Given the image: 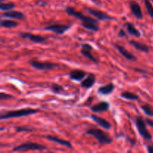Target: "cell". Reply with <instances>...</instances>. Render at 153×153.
<instances>
[{
  "label": "cell",
  "instance_id": "obj_1",
  "mask_svg": "<svg viewBox=\"0 0 153 153\" xmlns=\"http://www.w3.org/2000/svg\"><path fill=\"white\" fill-rule=\"evenodd\" d=\"M65 11L70 16L79 19L82 22V26L85 28V29H88L89 31H93V32H97L100 30L99 22L94 18L91 17V16H85L82 12L77 11L74 7H71V6H67L65 7Z\"/></svg>",
  "mask_w": 153,
  "mask_h": 153
},
{
  "label": "cell",
  "instance_id": "obj_2",
  "mask_svg": "<svg viewBox=\"0 0 153 153\" xmlns=\"http://www.w3.org/2000/svg\"><path fill=\"white\" fill-rule=\"evenodd\" d=\"M40 112V109L31 108H21L18 110L7 111H1L0 114V120H8L12 118H18L22 117H28L30 115L35 114Z\"/></svg>",
  "mask_w": 153,
  "mask_h": 153
},
{
  "label": "cell",
  "instance_id": "obj_3",
  "mask_svg": "<svg viewBox=\"0 0 153 153\" xmlns=\"http://www.w3.org/2000/svg\"><path fill=\"white\" fill-rule=\"evenodd\" d=\"M86 134L95 137L98 140L99 143L102 145L110 144L113 141L112 138L108 134L99 128H90V129L87 130Z\"/></svg>",
  "mask_w": 153,
  "mask_h": 153
},
{
  "label": "cell",
  "instance_id": "obj_4",
  "mask_svg": "<svg viewBox=\"0 0 153 153\" xmlns=\"http://www.w3.org/2000/svg\"><path fill=\"white\" fill-rule=\"evenodd\" d=\"M136 128H137V131L140 134V135L143 137L144 140H151L152 139V136L151 135L150 132L148 131L147 127H146V120L143 119L141 117H136L135 121Z\"/></svg>",
  "mask_w": 153,
  "mask_h": 153
},
{
  "label": "cell",
  "instance_id": "obj_5",
  "mask_svg": "<svg viewBox=\"0 0 153 153\" xmlns=\"http://www.w3.org/2000/svg\"><path fill=\"white\" fill-rule=\"evenodd\" d=\"M47 148L45 146L32 142H27L20 145L15 146L13 149V152H26V151H43L46 150Z\"/></svg>",
  "mask_w": 153,
  "mask_h": 153
},
{
  "label": "cell",
  "instance_id": "obj_6",
  "mask_svg": "<svg viewBox=\"0 0 153 153\" xmlns=\"http://www.w3.org/2000/svg\"><path fill=\"white\" fill-rule=\"evenodd\" d=\"M28 64L37 70H54L55 67H58V64L52 62H43L39 61L36 59L30 60Z\"/></svg>",
  "mask_w": 153,
  "mask_h": 153
},
{
  "label": "cell",
  "instance_id": "obj_7",
  "mask_svg": "<svg viewBox=\"0 0 153 153\" xmlns=\"http://www.w3.org/2000/svg\"><path fill=\"white\" fill-rule=\"evenodd\" d=\"M71 25H67V24L54 23L45 26L43 28V30L52 31V32L55 33L56 34H64L66 31L70 30L71 28Z\"/></svg>",
  "mask_w": 153,
  "mask_h": 153
},
{
  "label": "cell",
  "instance_id": "obj_8",
  "mask_svg": "<svg viewBox=\"0 0 153 153\" xmlns=\"http://www.w3.org/2000/svg\"><path fill=\"white\" fill-rule=\"evenodd\" d=\"M87 10H88V13H89L91 16L97 18L98 20L109 21L115 19L114 18L112 17V16H110L109 14H107L106 13H105V12L102 11V10H98V9L92 8V7H87Z\"/></svg>",
  "mask_w": 153,
  "mask_h": 153
},
{
  "label": "cell",
  "instance_id": "obj_9",
  "mask_svg": "<svg viewBox=\"0 0 153 153\" xmlns=\"http://www.w3.org/2000/svg\"><path fill=\"white\" fill-rule=\"evenodd\" d=\"M93 50H94V47L91 44H89V43H83V44H82V49H81L80 52L83 56L86 57L90 61H93V62L97 64H99L100 61L92 55L91 52H92Z\"/></svg>",
  "mask_w": 153,
  "mask_h": 153
},
{
  "label": "cell",
  "instance_id": "obj_10",
  "mask_svg": "<svg viewBox=\"0 0 153 153\" xmlns=\"http://www.w3.org/2000/svg\"><path fill=\"white\" fill-rule=\"evenodd\" d=\"M19 37L23 40H28L34 43H43L46 41V38L41 35H36L29 32H20Z\"/></svg>",
  "mask_w": 153,
  "mask_h": 153
},
{
  "label": "cell",
  "instance_id": "obj_11",
  "mask_svg": "<svg viewBox=\"0 0 153 153\" xmlns=\"http://www.w3.org/2000/svg\"><path fill=\"white\" fill-rule=\"evenodd\" d=\"M114 47L116 48L117 50L126 58V59L128 60V61H136L137 60V58L133 54L130 53L125 47H123V46L121 45L118 44V43H114Z\"/></svg>",
  "mask_w": 153,
  "mask_h": 153
},
{
  "label": "cell",
  "instance_id": "obj_12",
  "mask_svg": "<svg viewBox=\"0 0 153 153\" xmlns=\"http://www.w3.org/2000/svg\"><path fill=\"white\" fill-rule=\"evenodd\" d=\"M130 10H131V13L137 18V19H143V13H142L141 7L140 4L135 1H131L129 3Z\"/></svg>",
  "mask_w": 153,
  "mask_h": 153
},
{
  "label": "cell",
  "instance_id": "obj_13",
  "mask_svg": "<svg viewBox=\"0 0 153 153\" xmlns=\"http://www.w3.org/2000/svg\"><path fill=\"white\" fill-rule=\"evenodd\" d=\"M87 73L84 70L80 69H74L69 73V76L71 80L76 81V82H82L85 77L86 76Z\"/></svg>",
  "mask_w": 153,
  "mask_h": 153
},
{
  "label": "cell",
  "instance_id": "obj_14",
  "mask_svg": "<svg viewBox=\"0 0 153 153\" xmlns=\"http://www.w3.org/2000/svg\"><path fill=\"white\" fill-rule=\"evenodd\" d=\"M1 16L5 18H10V19H18V20L23 21L25 19V15L20 11L16 10H9V11H4L1 13Z\"/></svg>",
  "mask_w": 153,
  "mask_h": 153
},
{
  "label": "cell",
  "instance_id": "obj_15",
  "mask_svg": "<svg viewBox=\"0 0 153 153\" xmlns=\"http://www.w3.org/2000/svg\"><path fill=\"white\" fill-rule=\"evenodd\" d=\"M109 108H110V103L106 101H102L91 107V110L94 113H101V112L108 111Z\"/></svg>",
  "mask_w": 153,
  "mask_h": 153
},
{
  "label": "cell",
  "instance_id": "obj_16",
  "mask_svg": "<svg viewBox=\"0 0 153 153\" xmlns=\"http://www.w3.org/2000/svg\"><path fill=\"white\" fill-rule=\"evenodd\" d=\"M97 77L94 73H90L86 79H84L81 82V87L85 89H90L92 88L96 83Z\"/></svg>",
  "mask_w": 153,
  "mask_h": 153
},
{
  "label": "cell",
  "instance_id": "obj_17",
  "mask_svg": "<svg viewBox=\"0 0 153 153\" xmlns=\"http://www.w3.org/2000/svg\"><path fill=\"white\" fill-rule=\"evenodd\" d=\"M91 117L93 121H94L96 123L98 124L100 126H101L102 128H104V129L109 130L111 128V124L108 121L106 120L105 119H103V118L97 116V115L95 114H91Z\"/></svg>",
  "mask_w": 153,
  "mask_h": 153
},
{
  "label": "cell",
  "instance_id": "obj_18",
  "mask_svg": "<svg viewBox=\"0 0 153 153\" xmlns=\"http://www.w3.org/2000/svg\"><path fill=\"white\" fill-rule=\"evenodd\" d=\"M115 89V85L114 83H108L105 85H102V86H100V88L97 90V92L98 94H100V95L102 96H108L110 95Z\"/></svg>",
  "mask_w": 153,
  "mask_h": 153
},
{
  "label": "cell",
  "instance_id": "obj_19",
  "mask_svg": "<svg viewBox=\"0 0 153 153\" xmlns=\"http://www.w3.org/2000/svg\"><path fill=\"white\" fill-rule=\"evenodd\" d=\"M46 138L47 139V140H49V141L58 143V144L65 146V147L69 148V149H73V145H72V143H70V141H68V140H64V139H60L58 138V137H54V136H51V135L46 136Z\"/></svg>",
  "mask_w": 153,
  "mask_h": 153
},
{
  "label": "cell",
  "instance_id": "obj_20",
  "mask_svg": "<svg viewBox=\"0 0 153 153\" xmlns=\"http://www.w3.org/2000/svg\"><path fill=\"white\" fill-rule=\"evenodd\" d=\"M125 26L126 28L127 31H128V33L130 35H132L135 37H140L141 36L140 31L135 28V26H134V25L132 22H126L125 24Z\"/></svg>",
  "mask_w": 153,
  "mask_h": 153
},
{
  "label": "cell",
  "instance_id": "obj_21",
  "mask_svg": "<svg viewBox=\"0 0 153 153\" xmlns=\"http://www.w3.org/2000/svg\"><path fill=\"white\" fill-rule=\"evenodd\" d=\"M129 43L132 46H134L137 50L140 51L142 52H145V53H148L149 52V46H146V44L143 43H140V42L136 41V40H131L129 41Z\"/></svg>",
  "mask_w": 153,
  "mask_h": 153
},
{
  "label": "cell",
  "instance_id": "obj_22",
  "mask_svg": "<svg viewBox=\"0 0 153 153\" xmlns=\"http://www.w3.org/2000/svg\"><path fill=\"white\" fill-rule=\"evenodd\" d=\"M19 25L17 22L12 19H1L0 21V25L3 28H16Z\"/></svg>",
  "mask_w": 153,
  "mask_h": 153
},
{
  "label": "cell",
  "instance_id": "obj_23",
  "mask_svg": "<svg viewBox=\"0 0 153 153\" xmlns=\"http://www.w3.org/2000/svg\"><path fill=\"white\" fill-rule=\"evenodd\" d=\"M120 97L127 100H131V101H137L139 99V96L136 95L134 93L129 92V91H123L120 94Z\"/></svg>",
  "mask_w": 153,
  "mask_h": 153
},
{
  "label": "cell",
  "instance_id": "obj_24",
  "mask_svg": "<svg viewBox=\"0 0 153 153\" xmlns=\"http://www.w3.org/2000/svg\"><path fill=\"white\" fill-rule=\"evenodd\" d=\"M16 7V4L13 2H0V9L2 11H9Z\"/></svg>",
  "mask_w": 153,
  "mask_h": 153
},
{
  "label": "cell",
  "instance_id": "obj_25",
  "mask_svg": "<svg viewBox=\"0 0 153 153\" xmlns=\"http://www.w3.org/2000/svg\"><path fill=\"white\" fill-rule=\"evenodd\" d=\"M51 91L55 94H60L61 93L65 92V90H64V87L61 86V85L57 83H52L51 85Z\"/></svg>",
  "mask_w": 153,
  "mask_h": 153
},
{
  "label": "cell",
  "instance_id": "obj_26",
  "mask_svg": "<svg viewBox=\"0 0 153 153\" xmlns=\"http://www.w3.org/2000/svg\"><path fill=\"white\" fill-rule=\"evenodd\" d=\"M140 108H141L142 111L145 113V114L147 115V116L149 117H153V108L150 105H143L140 106Z\"/></svg>",
  "mask_w": 153,
  "mask_h": 153
},
{
  "label": "cell",
  "instance_id": "obj_27",
  "mask_svg": "<svg viewBox=\"0 0 153 153\" xmlns=\"http://www.w3.org/2000/svg\"><path fill=\"white\" fill-rule=\"evenodd\" d=\"M17 132H22V131H27V132H32L35 131V128L33 127L26 126H16L15 128Z\"/></svg>",
  "mask_w": 153,
  "mask_h": 153
},
{
  "label": "cell",
  "instance_id": "obj_28",
  "mask_svg": "<svg viewBox=\"0 0 153 153\" xmlns=\"http://www.w3.org/2000/svg\"><path fill=\"white\" fill-rule=\"evenodd\" d=\"M144 4L149 16L153 19V6L149 0H144Z\"/></svg>",
  "mask_w": 153,
  "mask_h": 153
},
{
  "label": "cell",
  "instance_id": "obj_29",
  "mask_svg": "<svg viewBox=\"0 0 153 153\" xmlns=\"http://www.w3.org/2000/svg\"><path fill=\"white\" fill-rule=\"evenodd\" d=\"M13 96L10 95V94H5V93H0V100H9V99L13 98Z\"/></svg>",
  "mask_w": 153,
  "mask_h": 153
},
{
  "label": "cell",
  "instance_id": "obj_30",
  "mask_svg": "<svg viewBox=\"0 0 153 153\" xmlns=\"http://www.w3.org/2000/svg\"><path fill=\"white\" fill-rule=\"evenodd\" d=\"M118 37H128V36H127V34H126V32L125 31V30L123 29V28H121V29L119 31V32H118Z\"/></svg>",
  "mask_w": 153,
  "mask_h": 153
},
{
  "label": "cell",
  "instance_id": "obj_31",
  "mask_svg": "<svg viewBox=\"0 0 153 153\" xmlns=\"http://www.w3.org/2000/svg\"><path fill=\"white\" fill-rule=\"evenodd\" d=\"M145 120H146V123H147L148 125L149 126H151V127H152V128H153V120H152L149 119V118H146V119Z\"/></svg>",
  "mask_w": 153,
  "mask_h": 153
},
{
  "label": "cell",
  "instance_id": "obj_32",
  "mask_svg": "<svg viewBox=\"0 0 153 153\" xmlns=\"http://www.w3.org/2000/svg\"><path fill=\"white\" fill-rule=\"evenodd\" d=\"M135 71L138 72V73H147V71L145 70H143V69H140V68H134Z\"/></svg>",
  "mask_w": 153,
  "mask_h": 153
},
{
  "label": "cell",
  "instance_id": "obj_33",
  "mask_svg": "<svg viewBox=\"0 0 153 153\" xmlns=\"http://www.w3.org/2000/svg\"><path fill=\"white\" fill-rule=\"evenodd\" d=\"M146 150L149 153H153V146H150V145H148L146 146Z\"/></svg>",
  "mask_w": 153,
  "mask_h": 153
},
{
  "label": "cell",
  "instance_id": "obj_34",
  "mask_svg": "<svg viewBox=\"0 0 153 153\" xmlns=\"http://www.w3.org/2000/svg\"><path fill=\"white\" fill-rule=\"evenodd\" d=\"M92 1H94V2H95L96 4H100V1H99V0H92Z\"/></svg>",
  "mask_w": 153,
  "mask_h": 153
}]
</instances>
